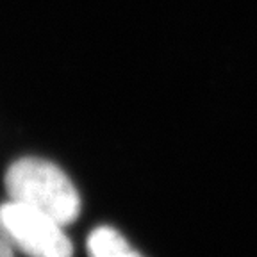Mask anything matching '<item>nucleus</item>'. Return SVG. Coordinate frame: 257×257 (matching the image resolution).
Segmentation results:
<instances>
[{
    "label": "nucleus",
    "instance_id": "20e7f679",
    "mask_svg": "<svg viewBox=\"0 0 257 257\" xmlns=\"http://www.w3.org/2000/svg\"><path fill=\"white\" fill-rule=\"evenodd\" d=\"M0 257H15L13 255V248L8 241H4L0 237Z\"/></svg>",
    "mask_w": 257,
    "mask_h": 257
},
{
    "label": "nucleus",
    "instance_id": "f257e3e1",
    "mask_svg": "<svg viewBox=\"0 0 257 257\" xmlns=\"http://www.w3.org/2000/svg\"><path fill=\"white\" fill-rule=\"evenodd\" d=\"M6 189L13 202L41 211L61 225L75 221L80 213V197L73 182L50 161H15L6 173Z\"/></svg>",
    "mask_w": 257,
    "mask_h": 257
},
{
    "label": "nucleus",
    "instance_id": "f03ea898",
    "mask_svg": "<svg viewBox=\"0 0 257 257\" xmlns=\"http://www.w3.org/2000/svg\"><path fill=\"white\" fill-rule=\"evenodd\" d=\"M64 225L18 202L0 205V237L29 257H72V241Z\"/></svg>",
    "mask_w": 257,
    "mask_h": 257
},
{
    "label": "nucleus",
    "instance_id": "7ed1b4c3",
    "mask_svg": "<svg viewBox=\"0 0 257 257\" xmlns=\"http://www.w3.org/2000/svg\"><path fill=\"white\" fill-rule=\"evenodd\" d=\"M89 257H143L133 245L111 227H96L88 237Z\"/></svg>",
    "mask_w": 257,
    "mask_h": 257
}]
</instances>
